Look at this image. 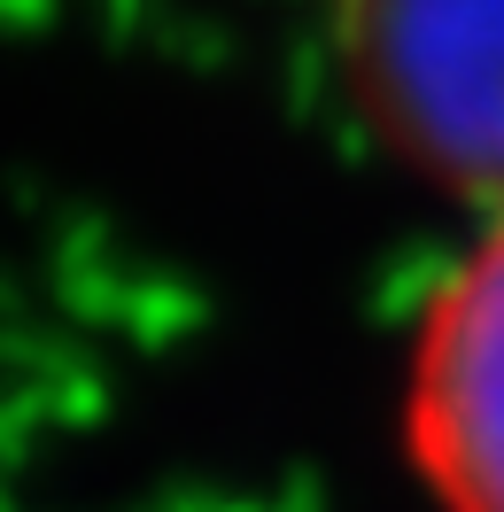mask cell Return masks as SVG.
<instances>
[{
	"instance_id": "7a4b0ae2",
	"label": "cell",
	"mask_w": 504,
	"mask_h": 512,
	"mask_svg": "<svg viewBox=\"0 0 504 512\" xmlns=\"http://www.w3.org/2000/svg\"><path fill=\"white\" fill-rule=\"evenodd\" d=\"M396 435L435 512H504V210H473L419 288Z\"/></svg>"
},
{
	"instance_id": "6da1fadb",
	"label": "cell",
	"mask_w": 504,
	"mask_h": 512,
	"mask_svg": "<svg viewBox=\"0 0 504 512\" xmlns=\"http://www.w3.org/2000/svg\"><path fill=\"white\" fill-rule=\"evenodd\" d=\"M334 63L396 163L504 210V0H334Z\"/></svg>"
}]
</instances>
